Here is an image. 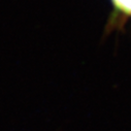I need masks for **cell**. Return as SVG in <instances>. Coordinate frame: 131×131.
I'll list each match as a JSON object with an SVG mask.
<instances>
[{
    "label": "cell",
    "mask_w": 131,
    "mask_h": 131,
    "mask_svg": "<svg viewBox=\"0 0 131 131\" xmlns=\"http://www.w3.org/2000/svg\"><path fill=\"white\" fill-rule=\"evenodd\" d=\"M116 7L125 13L131 14V0H113Z\"/></svg>",
    "instance_id": "6da1fadb"
}]
</instances>
